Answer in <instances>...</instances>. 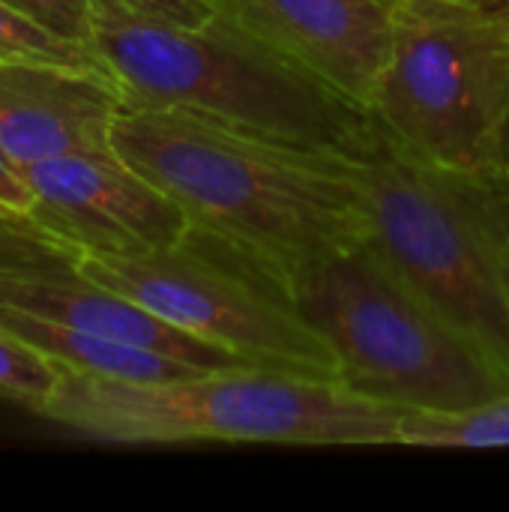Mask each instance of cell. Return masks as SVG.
Returning a JSON list of instances; mask_svg holds the SVG:
<instances>
[{
    "instance_id": "6da1fadb",
    "label": "cell",
    "mask_w": 509,
    "mask_h": 512,
    "mask_svg": "<svg viewBox=\"0 0 509 512\" xmlns=\"http://www.w3.org/2000/svg\"><path fill=\"white\" fill-rule=\"evenodd\" d=\"M114 153L156 183L207 234L276 273L369 237L354 159L312 153L180 108H123Z\"/></svg>"
},
{
    "instance_id": "7a4b0ae2",
    "label": "cell",
    "mask_w": 509,
    "mask_h": 512,
    "mask_svg": "<svg viewBox=\"0 0 509 512\" xmlns=\"http://www.w3.org/2000/svg\"><path fill=\"white\" fill-rule=\"evenodd\" d=\"M90 30L123 108H180L342 159H366L384 141L372 111L219 9L204 24H174L132 12L120 0H90Z\"/></svg>"
},
{
    "instance_id": "3957f363",
    "label": "cell",
    "mask_w": 509,
    "mask_h": 512,
    "mask_svg": "<svg viewBox=\"0 0 509 512\" xmlns=\"http://www.w3.org/2000/svg\"><path fill=\"white\" fill-rule=\"evenodd\" d=\"M411 411L339 381L225 369L171 381H126L60 366L45 420L114 444H399Z\"/></svg>"
},
{
    "instance_id": "277c9868",
    "label": "cell",
    "mask_w": 509,
    "mask_h": 512,
    "mask_svg": "<svg viewBox=\"0 0 509 512\" xmlns=\"http://www.w3.org/2000/svg\"><path fill=\"white\" fill-rule=\"evenodd\" d=\"M375 249L509 378V174L462 171L393 141L354 159Z\"/></svg>"
},
{
    "instance_id": "5b68a950",
    "label": "cell",
    "mask_w": 509,
    "mask_h": 512,
    "mask_svg": "<svg viewBox=\"0 0 509 512\" xmlns=\"http://www.w3.org/2000/svg\"><path fill=\"white\" fill-rule=\"evenodd\" d=\"M303 318L327 339L339 384L411 414H465L509 396V378L366 237L291 276Z\"/></svg>"
},
{
    "instance_id": "8992f818",
    "label": "cell",
    "mask_w": 509,
    "mask_h": 512,
    "mask_svg": "<svg viewBox=\"0 0 509 512\" xmlns=\"http://www.w3.org/2000/svg\"><path fill=\"white\" fill-rule=\"evenodd\" d=\"M372 114L417 159L501 171L509 117V15L459 0H396Z\"/></svg>"
},
{
    "instance_id": "52a82bcc",
    "label": "cell",
    "mask_w": 509,
    "mask_h": 512,
    "mask_svg": "<svg viewBox=\"0 0 509 512\" xmlns=\"http://www.w3.org/2000/svg\"><path fill=\"white\" fill-rule=\"evenodd\" d=\"M75 267L258 369L339 381L333 348L303 318L288 285L207 234L189 228L174 246L144 255H81Z\"/></svg>"
},
{
    "instance_id": "ba28073f",
    "label": "cell",
    "mask_w": 509,
    "mask_h": 512,
    "mask_svg": "<svg viewBox=\"0 0 509 512\" xmlns=\"http://www.w3.org/2000/svg\"><path fill=\"white\" fill-rule=\"evenodd\" d=\"M33 219L81 255H144L189 231L183 210L114 150L63 153L24 168Z\"/></svg>"
},
{
    "instance_id": "9c48e42d",
    "label": "cell",
    "mask_w": 509,
    "mask_h": 512,
    "mask_svg": "<svg viewBox=\"0 0 509 512\" xmlns=\"http://www.w3.org/2000/svg\"><path fill=\"white\" fill-rule=\"evenodd\" d=\"M309 75L372 111L393 45L396 0H210Z\"/></svg>"
},
{
    "instance_id": "30bf717a",
    "label": "cell",
    "mask_w": 509,
    "mask_h": 512,
    "mask_svg": "<svg viewBox=\"0 0 509 512\" xmlns=\"http://www.w3.org/2000/svg\"><path fill=\"white\" fill-rule=\"evenodd\" d=\"M123 93L108 69L54 60L0 63V147L18 165L108 153Z\"/></svg>"
},
{
    "instance_id": "8fae6325",
    "label": "cell",
    "mask_w": 509,
    "mask_h": 512,
    "mask_svg": "<svg viewBox=\"0 0 509 512\" xmlns=\"http://www.w3.org/2000/svg\"><path fill=\"white\" fill-rule=\"evenodd\" d=\"M0 306L48 318L111 342L168 354L207 372L258 369L228 348L201 342L75 264H0Z\"/></svg>"
},
{
    "instance_id": "7c38bea8",
    "label": "cell",
    "mask_w": 509,
    "mask_h": 512,
    "mask_svg": "<svg viewBox=\"0 0 509 512\" xmlns=\"http://www.w3.org/2000/svg\"><path fill=\"white\" fill-rule=\"evenodd\" d=\"M0 327L21 336L33 348H39L45 357H51L57 366L96 372L108 378H126V381H171V378H189L201 375L207 369H198L192 363L174 360L159 351L111 342L48 318H36L18 309L0 306Z\"/></svg>"
},
{
    "instance_id": "4fadbf2b",
    "label": "cell",
    "mask_w": 509,
    "mask_h": 512,
    "mask_svg": "<svg viewBox=\"0 0 509 512\" xmlns=\"http://www.w3.org/2000/svg\"><path fill=\"white\" fill-rule=\"evenodd\" d=\"M405 447L429 450H489L509 447V396L465 414H411L402 429Z\"/></svg>"
},
{
    "instance_id": "5bb4252c",
    "label": "cell",
    "mask_w": 509,
    "mask_h": 512,
    "mask_svg": "<svg viewBox=\"0 0 509 512\" xmlns=\"http://www.w3.org/2000/svg\"><path fill=\"white\" fill-rule=\"evenodd\" d=\"M57 381L60 366L51 357L0 327V399L45 417Z\"/></svg>"
},
{
    "instance_id": "9a60e30c",
    "label": "cell",
    "mask_w": 509,
    "mask_h": 512,
    "mask_svg": "<svg viewBox=\"0 0 509 512\" xmlns=\"http://www.w3.org/2000/svg\"><path fill=\"white\" fill-rule=\"evenodd\" d=\"M3 60H54V63L105 69L93 45L66 39L42 27L30 15L9 6L6 0H0V63Z\"/></svg>"
},
{
    "instance_id": "2e32d148",
    "label": "cell",
    "mask_w": 509,
    "mask_h": 512,
    "mask_svg": "<svg viewBox=\"0 0 509 512\" xmlns=\"http://www.w3.org/2000/svg\"><path fill=\"white\" fill-rule=\"evenodd\" d=\"M78 255L36 219L0 204V264H75Z\"/></svg>"
},
{
    "instance_id": "e0dca14e",
    "label": "cell",
    "mask_w": 509,
    "mask_h": 512,
    "mask_svg": "<svg viewBox=\"0 0 509 512\" xmlns=\"http://www.w3.org/2000/svg\"><path fill=\"white\" fill-rule=\"evenodd\" d=\"M9 6H15L18 12L30 15L33 21H39L42 27L93 45L90 39V0H6Z\"/></svg>"
},
{
    "instance_id": "ac0fdd59",
    "label": "cell",
    "mask_w": 509,
    "mask_h": 512,
    "mask_svg": "<svg viewBox=\"0 0 509 512\" xmlns=\"http://www.w3.org/2000/svg\"><path fill=\"white\" fill-rule=\"evenodd\" d=\"M120 3L129 6L132 12L174 21V24H204L216 12L210 0H120Z\"/></svg>"
},
{
    "instance_id": "d6986e66",
    "label": "cell",
    "mask_w": 509,
    "mask_h": 512,
    "mask_svg": "<svg viewBox=\"0 0 509 512\" xmlns=\"http://www.w3.org/2000/svg\"><path fill=\"white\" fill-rule=\"evenodd\" d=\"M0 204L33 219L36 195H33V189H30V180H27L24 168H18V165L3 153V147H0Z\"/></svg>"
},
{
    "instance_id": "ffe728a7",
    "label": "cell",
    "mask_w": 509,
    "mask_h": 512,
    "mask_svg": "<svg viewBox=\"0 0 509 512\" xmlns=\"http://www.w3.org/2000/svg\"><path fill=\"white\" fill-rule=\"evenodd\" d=\"M459 3H468V6L486 9V12H498V15H509V0H459Z\"/></svg>"
},
{
    "instance_id": "44dd1931",
    "label": "cell",
    "mask_w": 509,
    "mask_h": 512,
    "mask_svg": "<svg viewBox=\"0 0 509 512\" xmlns=\"http://www.w3.org/2000/svg\"><path fill=\"white\" fill-rule=\"evenodd\" d=\"M504 165H509V117L507 126H504Z\"/></svg>"
},
{
    "instance_id": "7402d4cb",
    "label": "cell",
    "mask_w": 509,
    "mask_h": 512,
    "mask_svg": "<svg viewBox=\"0 0 509 512\" xmlns=\"http://www.w3.org/2000/svg\"><path fill=\"white\" fill-rule=\"evenodd\" d=\"M507 174H509V165H507Z\"/></svg>"
}]
</instances>
